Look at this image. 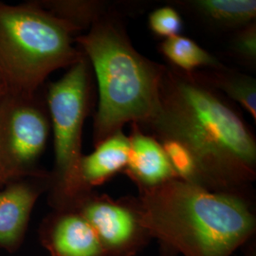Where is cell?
Returning <instances> with one entry per match:
<instances>
[{"instance_id":"8","label":"cell","mask_w":256,"mask_h":256,"mask_svg":"<svg viewBox=\"0 0 256 256\" xmlns=\"http://www.w3.org/2000/svg\"><path fill=\"white\" fill-rule=\"evenodd\" d=\"M46 242L52 256H106L90 225L77 212L59 216L50 228Z\"/></svg>"},{"instance_id":"9","label":"cell","mask_w":256,"mask_h":256,"mask_svg":"<svg viewBox=\"0 0 256 256\" xmlns=\"http://www.w3.org/2000/svg\"><path fill=\"white\" fill-rule=\"evenodd\" d=\"M130 140L120 130L106 138L92 154L82 156L79 165V180L82 192L88 194L92 187L108 182L126 168Z\"/></svg>"},{"instance_id":"2","label":"cell","mask_w":256,"mask_h":256,"mask_svg":"<svg viewBox=\"0 0 256 256\" xmlns=\"http://www.w3.org/2000/svg\"><path fill=\"white\" fill-rule=\"evenodd\" d=\"M134 206L149 236L183 256H232L256 232V216L238 192L180 178L140 187Z\"/></svg>"},{"instance_id":"16","label":"cell","mask_w":256,"mask_h":256,"mask_svg":"<svg viewBox=\"0 0 256 256\" xmlns=\"http://www.w3.org/2000/svg\"><path fill=\"white\" fill-rule=\"evenodd\" d=\"M218 86L256 120V86L254 79L243 75H221L218 79Z\"/></svg>"},{"instance_id":"6","label":"cell","mask_w":256,"mask_h":256,"mask_svg":"<svg viewBox=\"0 0 256 256\" xmlns=\"http://www.w3.org/2000/svg\"><path fill=\"white\" fill-rule=\"evenodd\" d=\"M36 95L8 92L0 102V185L32 174L50 131Z\"/></svg>"},{"instance_id":"15","label":"cell","mask_w":256,"mask_h":256,"mask_svg":"<svg viewBox=\"0 0 256 256\" xmlns=\"http://www.w3.org/2000/svg\"><path fill=\"white\" fill-rule=\"evenodd\" d=\"M162 144H160L178 178L207 188L202 170L192 152L176 140L170 138H162Z\"/></svg>"},{"instance_id":"17","label":"cell","mask_w":256,"mask_h":256,"mask_svg":"<svg viewBox=\"0 0 256 256\" xmlns=\"http://www.w3.org/2000/svg\"><path fill=\"white\" fill-rule=\"evenodd\" d=\"M149 27L151 30L165 38L180 36L182 28V21L176 10L164 7L154 10L149 16Z\"/></svg>"},{"instance_id":"4","label":"cell","mask_w":256,"mask_h":256,"mask_svg":"<svg viewBox=\"0 0 256 256\" xmlns=\"http://www.w3.org/2000/svg\"><path fill=\"white\" fill-rule=\"evenodd\" d=\"M75 34L72 25L36 1L0 2V74L8 90L36 95L54 72L82 59L74 46Z\"/></svg>"},{"instance_id":"7","label":"cell","mask_w":256,"mask_h":256,"mask_svg":"<svg viewBox=\"0 0 256 256\" xmlns=\"http://www.w3.org/2000/svg\"><path fill=\"white\" fill-rule=\"evenodd\" d=\"M75 206L99 238L106 256H137L151 239L138 220L134 203L86 194Z\"/></svg>"},{"instance_id":"5","label":"cell","mask_w":256,"mask_h":256,"mask_svg":"<svg viewBox=\"0 0 256 256\" xmlns=\"http://www.w3.org/2000/svg\"><path fill=\"white\" fill-rule=\"evenodd\" d=\"M88 61L80 59L46 92V104L54 130L55 190L63 205L76 204L84 194L79 180L84 122L88 110Z\"/></svg>"},{"instance_id":"10","label":"cell","mask_w":256,"mask_h":256,"mask_svg":"<svg viewBox=\"0 0 256 256\" xmlns=\"http://www.w3.org/2000/svg\"><path fill=\"white\" fill-rule=\"evenodd\" d=\"M129 140L130 153L126 169L138 187H153L178 178L160 142L140 132Z\"/></svg>"},{"instance_id":"12","label":"cell","mask_w":256,"mask_h":256,"mask_svg":"<svg viewBox=\"0 0 256 256\" xmlns=\"http://www.w3.org/2000/svg\"><path fill=\"white\" fill-rule=\"evenodd\" d=\"M194 6L216 23L239 26L256 18V2L252 0H200Z\"/></svg>"},{"instance_id":"18","label":"cell","mask_w":256,"mask_h":256,"mask_svg":"<svg viewBox=\"0 0 256 256\" xmlns=\"http://www.w3.org/2000/svg\"><path fill=\"white\" fill-rule=\"evenodd\" d=\"M236 50L238 54L248 60H254L256 57V26L244 30L236 41Z\"/></svg>"},{"instance_id":"11","label":"cell","mask_w":256,"mask_h":256,"mask_svg":"<svg viewBox=\"0 0 256 256\" xmlns=\"http://www.w3.org/2000/svg\"><path fill=\"white\" fill-rule=\"evenodd\" d=\"M38 196L32 184L19 180L0 191V244L10 245L18 239Z\"/></svg>"},{"instance_id":"19","label":"cell","mask_w":256,"mask_h":256,"mask_svg":"<svg viewBox=\"0 0 256 256\" xmlns=\"http://www.w3.org/2000/svg\"><path fill=\"white\" fill-rule=\"evenodd\" d=\"M9 92L8 90V88L6 86V84L4 82L1 74H0V102L3 100V98L5 97V95Z\"/></svg>"},{"instance_id":"1","label":"cell","mask_w":256,"mask_h":256,"mask_svg":"<svg viewBox=\"0 0 256 256\" xmlns=\"http://www.w3.org/2000/svg\"><path fill=\"white\" fill-rule=\"evenodd\" d=\"M196 158L207 189L234 192L256 176L254 138L238 114L202 84L164 72L160 110L151 124Z\"/></svg>"},{"instance_id":"13","label":"cell","mask_w":256,"mask_h":256,"mask_svg":"<svg viewBox=\"0 0 256 256\" xmlns=\"http://www.w3.org/2000/svg\"><path fill=\"white\" fill-rule=\"evenodd\" d=\"M160 50L171 63L186 72L200 66H220V63L212 55L186 37L176 36L166 38Z\"/></svg>"},{"instance_id":"3","label":"cell","mask_w":256,"mask_h":256,"mask_svg":"<svg viewBox=\"0 0 256 256\" xmlns=\"http://www.w3.org/2000/svg\"><path fill=\"white\" fill-rule=\"evenodd\" d=\"M75 40L90 60L98 82L96 146L130 122L152 124L160 110L162 68L140 54L122 30L106 20L98 19Z\"/></svg>"},{"instance_id":"14","label":"cell","mask_w":256,"mask_h":256,"mask_svg":"<svg viewBox=\"0 0 256 256\" xmlns=\"http://www.w3.org/2000/svg\"><path fill=\"white\" fill-rule=\"evenodd\" d=\"M56 18L62 19L79 32L96 22L98 5L90 1H36Z\"/></svg>"}]
</instances>
